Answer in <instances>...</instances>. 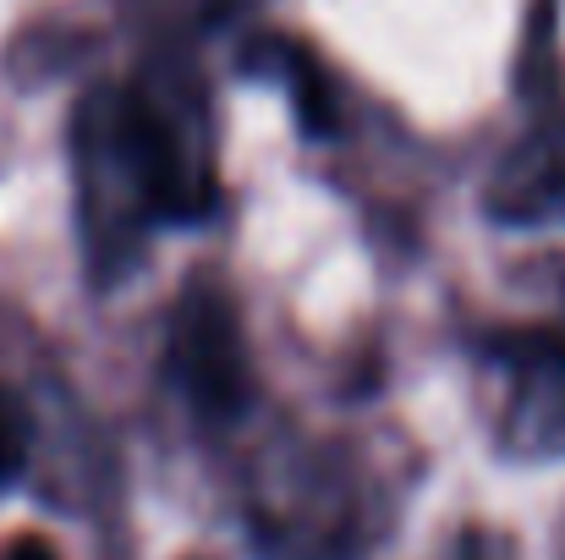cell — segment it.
Returning <instances> with one entry per match:
<instances>
[{"mask_svg": "<svg viewBox=\"0 0 565 560\" xmlns=\"http://www.w3.org/2000/svg\"><path fill=\"white\" fill-rule=\"evenodd\" d=\"M171 373L203 418H236L247 406V347L236 303L220 281H192L171 319Z\"/></svg>", "mask_w": 565, "mask_h": 560, "instance_id": "obj_1", "label": "cell"}, {"mask_svg": "<svg viewBox=\"0 0 565 560\" xmlns=\"http://www.w3.org/2000/svg\"><path fill=\"white\" fill-rule=\"evenodd\" d=\"M489 203H494L500 214H511V220L565 214V133L533 138L522 155H511V166L500 171Z\"/></svg>", "mask_w": 565, "mask_h": 560, "instance_id": "obj_2", "label": "cell"}, {"mask_svg": "<svg viewBox=\"0 0 565 560\" xmlns=\"http://www.w3.org/2000/svg\"><path fill=\"white\" fill-rule=\"evenodd\" d=\"M500 358L522 373V390L544 401V434L565 445V341L555 336H511L500 341Z\"/></svg>", "mask_w": 565, "mask_h": 560, "instance_id": "obj_3", "label": "cell"}, {"mask_svg": "<svg viewBox=\"0 0 565 560\" xmlns=\"http://www.w3.org/2000/svg\"><path fill=\"white\" fill-rule=\"evenodd\" d=\"M280 72H286V83H291V94H297V116H302V127H308L313 138H330V133H335V99H330L324 72H319L308 55H297V50L280 55Z\"/></svg>", "mask_w": 565, "mask_h": 560, "instance_id": "obj_4", "label": "cell"}, {"mask_svg": "<svg viewBox=\"0 0 565 560\" xmlns=\"http://www.w3.org/2000/svg\"><path fill=\"white\" fill-rule=\"evenodd\" d=\"M28 440H33V429H28L22 401H17L11 390H0V484H11V478L22 473V462H28Z\"/></svg>", "mask_w": 565, "mask_h": 560, "instance_id": "obj_5", "label": "cell"}, {"mask_svg": "<svg viewBox=\"0 0 565 560\" xmlns=\"http://www.w3.org/2000/svg\"><path fill=\"white\" fill-rule=\"evenodd\" d=\"M6 560H55V550H50L44 539H17V545L6 550Z\"/></svg>", "mask_w": 565, "mask_h": 560, "instance_id": "obj_6", "label": "cell"}]
</instances>
